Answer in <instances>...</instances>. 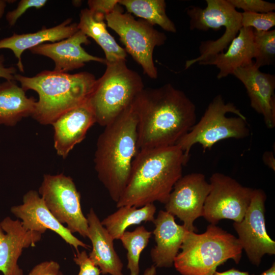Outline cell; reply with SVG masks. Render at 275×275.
I'll list each match as a JSON object with an SVG mask.
<instances>
[{
  "label": "cell",
  "instance_id": "cell-1",
  "mask_svg": "<svg viewBox=\"0 0 275 275\" xmlns=\"http://www.w3.org/2000/svg\"><path fill=\"white\" fill-rule=\"evenodd\" d=\"M132 106L138 117L139 150L176 145L197 122L195 104L171 84L144 88Z\"/></svg>",
  "mask_w": 275,
  "mask_h": 275
},
{
  "label": "cell",
  "instance_id": "cell-2",
  "mask_svg": "<svg viewBox=\"0 0 275 275\" xmlns=\"http://www.w3.org/2000/svg\"><path fill=\"white\" fill-rule=\"evenodd\" d=\"M187 162L177 145L139 150L117 207L139 208L154 202L165 204Z\"/></svg>",
  "mask_w": 275,
  "mask_h": 275
},
{
  "label": "cell",
  "instance_id": "cell-3",
  "mask_svg": "<svg viewBox=\"0 0 275 275\" xmlns=\"http://www.w3.org/2000/svg\"><path fill=\"white\" fill-rule=\"evenodd\" d=\"M138 117L132 105L104 126L94 155L100 181L117 203L127 184L138 147Z\"/></svg>",
  "mask_w": 275,
  "mask_h": 275
},
{
  "label": "cell",
  "instance_id": "cell-4",
  "mask_svg": "<svg viewBox=\"0 0 275 275\" xmlns=\"http://www.w3.org/2000/svg\"><path fill=\"white\" fill-rule=\"evenodd\" d=\"M25 91L38 95L32 117L43 125L52 124L61 115L87 102L96 83L88 72L75 74L44 70L32 77L14 75Z\"/></svg>",
  "mask_w": 275,
  "mask_h": 275
},
{
  "label": "cell",
  "instance_id": "cell-5",
  "mask_svg": "<svg viewBox=\"0 0 275 275\" xmlns=\"http://www.w3.org/2000/svg\"><path fill=\"white\" fill-rule=\"evenodd\" d=\"M180 249L173 265L182 275H212L229 259L238 264L243 250L237 238L213 224L202 234L188 231Z\"/></svg>",
  "mask_w": 275,
  "mask_h": 275
},
{
  "label": "cell",
  "instance_id": "cell-6",
  "mask_svg": "<svg viewBox=\"0 0 275 275\" xmlns=\"http://www.w3.org/2000/svg\"><path fill=\"white\" fill-rule=\"evenodd\" d=\"M106 65L87 100L96 123L104 127L131 106L144 88L142 78L127 67L126 60L107 62Z\"/></svg>",
  "mask_w": 275,
  "mask_h": 275
},
{
  "label": "cell",
  "instance_id": "cell-7",
  "mask_svg": "<svg viewBox=\"0 0 275 275\" xmlns=\"http://www.w3.org/2000/svg\"><path fill=\"white\" fill-rule=\"evenodd\" d=\"M250 133L245 116L233 103L226 102L218 95L208 104L200 120L176 145L188 161L190 149L196 144H200L205 151L222 140L242 139Z\"/></svg>",
  "mask_w": 275,
  "mask_h": 275
},
{
  "label": "cell",
  "instance_id": "cell-8",
  "mask_svg": "<svg viewBox=\"0 0 275 275\" xmlns=\"http://www.w3.org/2000/svg\"><path fill=\"white\" fill-rule=\"evenodd\" d=\"M206 2L207 5L204 9L195 6L187 8L186 11L189 18L190 30L206 32L209 29L217 31L224 27L225 31L215 40L202 42L199 46L200 56L187 60L185 69L224 51L242 28L241 12L237 11L228 0H206Z\"/></svg>",
  "mask_w": 275,
  "mask_h": 275
},
{
  "label": "cell",
  "instance_id": "cell-9",
  "mask_svg": "<svg viewBox=\"0 0 275 275\" xmlns=\"http://www.w3.org/2000/svg\"><path fill=\"white\" fill-rule=\"evenodd\" d=\"M107 25L120 37L125 51L141 65L144 73L152 79L158 76L153 61L156 46L163 45L167 39L164 33L158 31L146 20L135 19L132 14L123 12L119 4L105 16Z\"/></svg>",
  "mask_w": 275,
  "mask_h": 275
},
{
  "label": "cell",
  "instance_id": "cell-10",
  "mask_svg": "<svg viewBox=\"0 0 275 275\" xmlns=\"http://www.w3.org/2000/svg\"><path fill=\"white\" fill-rule=\"evenodd\" d=\"M38 193L53 216L72 233L88 236V224L82 213L80 194L72 178L63 174H45Z\"/></svg>",
  "mask_w": 275,
  "mask_h": 275
},
{
  "label": "cell",
  "instance_id": "cell-11",
  "mask_svg": "<svg viewBox=\"0 0 275 275\" xmlns=\"http://www.w3.org/2000/svg\"><path fill=\"white\" fill-rule=\"evenodd\" d=\"M209 183L210 190L204 203L202 216L213 225L223 219L240 222L250 204L254 189L244 186L221 173H213Z\"/></svg>",
  "mask_w": 275,
  "mask_h": 275
},
{
  "label": "cell",
  "instance_id": "cell-12",
  "mask_svg": "<svg viewBox=\"0 0 275 275\" xmlns=\"http://www.w3.org/2000/svg\"><path fill=\"white\" fill-rule=\"evenodd\" d=\"M264 191L254 189L249 208L239 222H234L233 227L242 249L251 263L258 266L265 254H275V242L267 233L265 218Z\"/></svg>",
  "mask_w": 275,
  "mask_h": 275
},
{
  "label": "cell",
  "instance_id": "cell-13",
  "mask_svg": "<svg viewBox=\"0 0 275 275\" xmlns=\"http://www.w3.org/2000/svg\"><path fill=\"white\" fill-rule=\"evenodd\" d=\"M210 185L205 176L193 173L182 176L175 184L165 204L166 211L176 216L188 231L195 232L194 221L202 216Z\"/></svg>",
  "mask_w": 275,
  "mask_h": 275
},
{
  "label": "cell",
  "instance_id": "cell-14",
  "mask_svg": "<svg viewBox=\"0 0 275 275\" xmlns=\"http://www.w3.org/2000/svg\"><path fill=\"white\" fill-rule=\"evenodd\" d=\"M23 203L11 207V212L21 220L27 230L42 234L50 230L59 235L67 243L77 251L79 246L89 249L90 246L74 236L63 225L53 216L39 194L30 190L23 197Z\"/></svg>",
  "mask_w": 275,
  "mask_h": 275
},
{
  "label": "cell",
  "instance_id": "cell-15",
  "mask_svg": "<svg viewBox=\"0 0 275 275\" xmlns=\"http://www.w3.org/2000/svg\"><path fill=\"white\" fill-rule=\"evenodd\" d=\"M253 63L236 69L233 75L245 88L251 107L262 116L266 127L272 129L275 126V76L261 72Z\"/></svg>",
  "mask_w": 275,
  "mask_h": 275
},
{
  "label": "cell",
  "instance_id": "cell-16",
  "mask_svg": "<svg viewBox=\"0 0 275 275\" xmlns=\"http://www.w3.org/2000/svg\"><path fill=\"white\" fill-rule=\"evenodd\" d=\"M42 234L26 229L20 221L6 217L0 222V271L4 275H23L18 260L23 250L34 247Z\"/></svg>",
  "mask_w": 275,
  "mask_h": 275
},
{
  "label": "cell",
  "instance_id": "cell-17",
  "mask_svg": "<svg viewBox=\"0 0 275 275\" xmlns=\"http://www.w3.org/2000/svg\"><path fill=\"white\" fill-rule=\"evenodd\" d=\"M90 43L88 37L78 30L66 39L53 43H44L29 50L34 54L51 59L54 63L53 70L68 73L82 67L86 63L90 61L106 64L105 59L92 56L83 48L82 44Z\"/></svg>",
  "mask_w": 275,
  "mask_h": 275
},
{
  "label": "cell",
  "instance_id": "cell-18",
  "mask_svg": "<svg viewBox=\"0 0 275 275\" xmlns=\"http://www.w3.org/2000/svg\"><path fill=\"white\" fill-rule=\"evenodd\" d=\"M96 123L94 113L88 102L73 108L58 117L52 123L54 148L57 154L67 157L75 145L85 138Z\"/></svg>",
  "mask_w": 275,
  "mask_h": 275
},
{
  "label": "cell",
  "instance_id": "cell-19",
  "mask_svg": "<svg viewBox=\"0 0 275 275\" xmlns=\"http://www.w3.org/2000/svg\"><path fill=\"white\" fill-rule=\"evenodd\" d=\"M153 223L155 228L152 233L156 244L150 252L152 261L156 267H171L188 230L166 211L160 210Z\"/></svg>",
  "mask_w": 275,
  "mask_h": 275
},
{
  "label": "cell",
  "instance_id": "cell-20",
  "mask_svg": "<svg viewBox=\"0 0 275 275\" xmlns=\"http://www.w3.org/2000/svg\"><path fill=\"white\" fill-rule=\"evenodd\" d=\"M88 236L92 245L89 257L102 274L123 275V264L116 253L114 239L93 208L87 215Z\"/></svg>",
  "mask_w": 275,
  "mask_h": 275
},
{
  "label": "cell",
  "instance_id": "cell-21",
  "mask_svg": "<svg viewBox=\"0 0 275 275\" xmlns=\"http://www.w3.org/2000/svg\"><path fill=\"white\" fill-rule=\"evenodd\" d=\"M255 54L253 29L242 27L226 52H219L198 64L215 66L219 70L217 78L221 79L233 74L238 68L253 64Z\"/></svg>",
  "mask_w": 275,
  "mask_h": 275
},
{
  "label": "cell",
  "instance_id": "cell-22",
  "mask_svg": "<svg viewBox=\"0 0 275 275\" xmlns=\"http://www.w3.org/2000/svg\"><path fill=\"white\" fill-rule=\"evenodd\" d=\"M72 21V18H69L56 26L49 28L43 27L35 33H13L11 36L0 40V49H10L18 60L17 66L19 70L23 72L22 53L39 45L58 42L70 37L78 30L77 23Z\"/></svg>",
  "mask_w": 275,
  "mask_h": 275
},
{
  "label": "cell",
  "instance_id": "cell-23",
  "mask_svg": "<svg viewBox=\"0 0 275 275\" xmlns=\"http://www.w3.org/2000/svg\"><path fill=\"white\" fill-rule=\"evenodd\" d=\"M25 92L15 80L0 84V125L14 126L23 118L32 116L36 101Z\"/></svg>",
  "mask_w": 275,
  "mask_h": 275
},
{
  "label": "cell",
  "instance_id": "cell-24",
  "mask_svg": "<svg viewBox=\"0 0 275 275\" xmlns=\"http://www.w3.org/2000/svg\"><path fill=\"white\" fill-rule=\"evenodd\" d=\"M104 20V16L86 8L80 11L77 28L102 48L105 56L106 63L126 60L127 53L125 49L117 43L108 32Z\"/></svg>",
  "mask_w": 275,
  "mask_h": 275
},
{
  "label": "cell",
  "instance_id": "cell-25",
  "mask_svg": "<svg viewBox=\"0 0 275 275\" xmlns=\"http://www.w3.org/2000/svg\"><path fill=\"white\" fill-rule=\"evenodd\" d=\"M101 221L114 240L120 239L126 229L142 222H152L155 219L156 208L153 203L141 207L124 206Z\"/></svg>",
  "mask_w": 275,
  "mask_h": 275
},
{
  "label": "cell",
  "instance_id": "cell-26",
  "mask_svg": "<svg viewBox=\"0 0 275 275\" xmlns=\"http://www.w3.org/2000/svg\"><path fill=\"white\" fill-rule=\"evenodd\" d=\"M128 13L146 20L153 25H158L163 30L176 33V27L166 13L164 0H119Z\"/></svg>",
  "mask_w": 275,
  "mask_h": 275
},
{
  "label": "cell",
  "instance_id": "cell-27",
  "mask_svg": "<svg viewBox=\"0 0 275 275\" xmlns=\"http://www.w3.org/2000/svg\"><path fill=\"white\" fill-rule=\"evenodd\" d=\"M144 226L136 227L132 231H125L119 240L127 250V269L130 275H139L141 254L147 247L152 235Z\"/></svg>",
  "mask_w": 275,
  "mask_h": 275
},
{
  "label": "cell",
  "instance_id": "cell-28",
  "mask_svg": "<svg viewBox=\"0 0 275 275\" xmlns=\"http://www.w3.org/2000/svg\"><path fill=\"white\" fill-rule=\"evenodd\" d=\"M256 54L254 65L259 69L273 64L275 60V30L258 31L253 29Z\"/></svg>",
  "mask_w": 275,
  "mask_h": 275
},
{
  "label": "cell",
  "instance_id": "cell-29",
  "mask_svg": "<svg viewBox=\"0 0 275 275\" xmlns=\"http://www.w3.org/2000/svg\"><path fill=\"white\" fill-rule=\"evenodd\" d=\"M242 27L258 31H268L275 25V13L241 12Z\"/></svg>",
  "mask_w": 275,
  "mask_h": 275
},
{
  "label": "cell",
  "instance_id": "cell-30",
  "mask_svg": "<svg viewBox=\"0 0 275 275\" xmlns=\"http://www.w3.org/2000/svg\"><path fill=\"white\" fill-rule=\"evenodd\" d=\"M230 4L244 12L253 13H267L275 10V4L262 0H228Z\"/></svg>",
  "mask_w": 275,
  "mask_h": 275
},
{
  "label": "cell",
  "instance_id": "cell-31",
  "mask_svg": "<svg viewBox=\"0 0 275 275\" xmlns=\"http://www.w3.org/2000/svg\"><path fill=\"white\" fill-rule=\"evenodd\" d=\"M46 0H21L16 9L9 11L6 16V20L10 26L15 24L18 19L29 9H40L47 3Z\"/></svg>",
  "mask_w": 275,
  "mask_h": 275
},
{
  "label": "cell",
  "instance_id": "cell-32",
  "mask_svg": "<svg viewBox=\"0 0 275 275\" xmlns=\"http://www.w3.org/2000/svg\"><path fill=\"white\" fill-rule=\"evenodd\" d=\"M73 260L79 267L77 275L100 274L99 268L92 262L85 251L78 252L74 254Z\"/></svg>",
  "mask_w": 275,
  "mask_h": 275
},
{
  "label": "cell",
  "instance_id": "cell-33",
  "mask_svg": "<svg viewBox=\"0 0 275 275\" xmlns=\"http://www.w3.org/2000/svg\"><path fill=\"white\" fill-rule=\"evenodd\" d=\"M119 0H89V9L94 13L105 16L118 4Z\"/></svg>",
  "mask_w": 275,
  "mask_h": 275
},
{
  "label": "cell",
  "instance_id": "cell-34",
  "mask_svg": "<svg viewBox=\"0 0 275 275\" xmlns=\"http://www.w3.org/2000/svg\"><path fill=\"white\" fill-rule=\"evenodd\" d=\"M60 264L53 260L45 261L35 265L28 275H59Z\"/></svg>",
  "mask_w": 275,
  "mask_h": 275
},
{
  "label": "cell",
  "instance_id": "cell-35",
  "mask_svg": "<svg viewBox=\"0 0 275 275\" xmlns=\"http://www.w3.org/2000/svg\"><path fill=\"white\" fill-rule=\"evenodd\" d=\"M5 58L3 54H0V78H3L6 80H15L14 75L16 74L15 67H6L4 65Z\"/></svg>",
  "mask_w": 275,
  "mask_h": 275
},
{
  "label": "cell",
  "instance_id": "cell-36",
  "mask_svg": "<svg viewBox=\"0 0 275 275\" xmlns=\"http://www.w3.org/2000/svg\"><path fill=\"white\" fill-rule=\"evenodd\" d=\"M264 164L273 170H275V159L273 154L271 151H266L262 157Z\"/></svg>",
  "mask_w": 275,
  "mask_h": 275
},
{
  "label": "cell",
  "instance_id": "cell-37",
  "mask_svg": "<svg viewBox=\"0 0 275 275\" xmlns=\"http://www.w3.org/2000/svg\"><path fill=\"white\" fill-rule=\"evenodd\" d=\"M212 275H254L251 274L248 272L242 271L235 268H231L228 270L218 272L215 271Z\"/></svg>",
  "mask_w": 275,
  "mask_h": 275
},
{
  "label": "cell",
  "instance_id": "cell-38",
  "mask_svg": "<svg viewBox=\"0 0 275 275\" xmlns=\"http://www.w3.org/2000/svg\"><path fill=\"white\" fill-rule=\"evenodd\" d=\"M156 267L155 265H152L150 267L146 268L142 275H156Z\"/></svg>",
  "mask_w": 275,
  "mask_h": 275
},
{
  "label": "cell",
  "instance_id": "cell-39",
  "mask_svg": "<svg viewBox=\"0 0 275 275\" xmlns=\"http://www.w3.org/2000/svg\"><path fill=\"white\" fill-rule=\"evenodd\" d=\"M9 1L0 0V19L3 17L5 9L6 8L7 3Z\"/></svg>",
  "mask_w": 275,
  "mask_h": 275
},
{
  "label": "cell",
  "instance_id": "cell-40",
  "mask_svg": "<svg viewBox=\"0 0 275 275\" xmlns=\"http://www.w3.org/2000/svg\"><path fill=\"white\" fill-rule=\"evenodd\" d=\"M260 275H275V263L273 262L271 266L265 271L263 272Z\"/></svg>",
  "mask_w": 275,
  "mask_h": 275
},
{
  "label": "cell",
  "instance_id": "cell-41",
  "mask_svg": "<svg viewBox=\"0 0 275 275\" xmlns=\"http://www.w3.org/2000/svg\"><path fill=\"white\" fill-rule=\"evenodd\" d=\"M59 275H63V273L60 271Z\"/></svg>",
  "mask_w": 275,
  "mask_h": 275
}]
</instances>
